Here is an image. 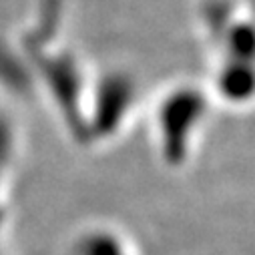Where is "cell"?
I'll use <instances>...</instances> for the list:
<instances>
[{
    "label": "cell",
    "instance_id": "1",
    "mask_svg": "<svg viewBox=\"0 0 255 255\" xmlns=\"http://www.w3.org/2000/svg\"><path fill=\"white\" fill-rule=\"evenodd\" d=\"M207 115V99L193 85L171 89L155 109V133L163 159L179 167L189 159Z\"/></svg>",
    "mask_w": 255,
    "mask_h": 255
},
{
    "label": "cell",
    "instance_id": "2",
    "mask_svg": "<svg viewBox=\"0 0 255 255\" xmlns=\"http://www.w3.org/2000/svg\"><path fill=\"white\" fill-rule=\"evenodd\" d=\"M71 255H135V249L115 229L91 227L75 239Z\"/></svg>",
    "mask_w": 255,
    "mask_h": 255
}]
</instances>
